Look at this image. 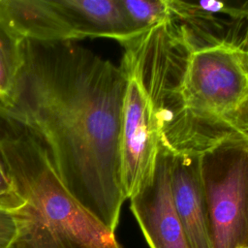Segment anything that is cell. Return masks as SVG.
I'll list each match as a JSON object with an SVG mask.
<instances>
[{"instance_id": "13", "label": "cell", "mask_w": 248, "mask_h": 248, "mask_svg": "<svg viewBox=\"0 0 248 248\" xmlns=\"http://www.w3.org/2000/svg\"><path fill=\"white\" fill-rule=\"evenodd\" d=\"M24 204L0 155V209L16 211Z\"/></svg>"}, {"instance_id": "8", "label": "cell", "mask_w": 248, "mask_h": 248, "mask_svg": "<svg viewBox=\"0 0 248 248\" xmlns=\"http://www.w3.org/2000/svg\"><path fill=\"white\" fill-rule=\"evenodd\" d=\"M0 25L17 42L78 40L51 0H0Z\"/></svg>"}, {"instance_id": "9", "label": "cell", "mask_w": 248, "mask_h": 248, "mask_svg": "<svg viewBox=\"0 0 248 248\" xmlns=\"http://www.w3.org/2000/svg\"><path fill=\"white\" fill-rule=\"evenodd\" d=\"M78 40L109 38L120 45L133 37L119 0H51Z\"/></svg>"}, {"instance_id": "15", "label": "cell", "mask_w": 248, "mask_h": 248, "mask_svg": "<svg viewBox=\"0 0 248 248\" xmlns=\"http://www.w3.org/2000/svg\"><path fill=\"white\" fill-rule=\"evenodd\" d=\"M9 121H10V119H9V112H8L6 107L0 101V132L2 130L3 125L6 122H9Z\"/></svg>"}, {"instance_id": "11", "label": "cell", "mask_w": 248, "mask_h": 248, "mask_svg": "<svg viewBox=\"0 0 248 248\" xmlns=\"http://www.w3.org/2000/svg\"><path fill=\"white\" fill-rule=\"evenodd\" d=\"M119 4L133 37L165 21L170 16L166 0H119Z\"/></svg>"}, {"instance_id": "10", "label": "cell", "mask_w": 248, "mask_h": 248, "mask_svg": "<svg viewBox=\"0 0 248 248\" xmlns=\"http://www.w3.org/2000/svg\"><path fill=\"white\" fill-rule=\"evenodd\" d=\"M171 15L187 17H229L242 18L248 16L247 1H215L202 0L199 2L166 0Z\"/></svg>"}, {"instance_id": "6", "label": "cell", "mask_w": 248, "mask_h": 248, "mask_svg": "<svg viewBox=\"0 0 248 248\" xmlns=\"http://www.w3.org/2000/svg\"><path fill=\"white\" fill-rule=\"evenodd\" d=\"M171 156L160 151L152 180L130 200V208L150 248H190L174 207Z\"/></svg>"}, {"instance_id": "7", "label": "cell", "mask_w": 248, "mask_h": 248, "mask_svg": "<svg viewBox=\"0 0 248 248\" xmlns=\"http://www.w3.org/2000/svg\"><path fill=\"white\" fill-rule=\"evenodd\" d=\"M170 185L190 248H212L201 157L171 156Z\"/></svg>"}, {"instance_id": "16", "label": "cell", "mask_w": 248, "mask_h": 248, "mask_svg": "<svg viewBox=\"0 0 248 248\" xmlns=\"http://www.w3.org/2000/svg\"><path fill=\"white\" fill-rule=\"evenodd\" d=\"M237 248H248V246H240V247H237Z\"/></svg>"}, {"instance_id": "2", "label": "cell", "mask_w": 248, "mask_h": 248, "mask_svg": "<svg viewBox=\"0 0 248 248\" xmlns=\"http://www.w3.org/2000/svg\"><path fill=\"white\" fill-rule=\"evenodd\" d=\"M142 83L160 151L202 157L248 146V16L169 17L121 44Z\"/></svg>"}, {"instance_id": "5", "label": "cell", "mask_w": 248, "mask_h": 248, "mask_svg": "<svg viewBox=\"0 0 248 248\" xmlns=\"http://www.w3.org/2000/svg\"><path fill=\"white\" fill-rule=\"evenodd\" d=\"M127 78L123 105L121 180L127 200L153 178L160 153L158 128L151 102L137 77L120 64Z\"/></svg>"}, {"instance_id": "14", "label": "cell", "mask_w": 248, "mask_h": 248, "mask_svg": "<svg viewBox=\"0 0 248 248\" xmlns=\"http://www.w3.org/2000/svg\"><path fill=\"white\" fill-rule=\"evenodd\" d=\"M16 233L15 213L0 209V248H11Z\"/></svg>"}, {"instance_id": "3", "label": "cell", "mask_w": 248, "mask_h": 248, "mask_svg": "<svg viewBox=\"0 0 248 248\" xmlns=\"http://www.w3.org/2000/svg\"><path fill=\"white\" fill-rule=\"evenodd\" d=\"M0 155L24 202L14 211L11 248H120L114 232L68 191L42 145L13 121L0 132Z\"/></svg>"}, {"instance_id": "12", "label": "cell", "mask_w": 248, "mask_h": 248, "mask_svg": "<svg viewBox=\"0 0 248 248\" xmlns=\"http://www.w3.org/2000/svg\"><path fill=\"white\" fill-rule=\"evenodd\" d=\"M21 59V42L13 39L0 25V101L7 110L16 87Z\"/></svg>"}, {"instance_id": "4", "label": "cell", "mask_w": 248, "mask_h": 248, "mask_svg": "<svg viewBox=\"0 0 248 248\" xmlns=\"http://www.w3.org/2000/svg\"><path fill=\"white\" fill-rule=\"evenodd\" d=\"M212 248L248 246V146L201 157Z\"/></svg>"}, {"instance_id": "1", "label": "cell", "mask_w": 248, "mask_h": 248, "mask_svg": "<svg viewBox=\"0 0 248 248\" xmlns=\"http://www.w3.org/2000/svg\"><path fill=\"white\" fill-rule=\"evenodd\" d=\"M9 119L45 149L73 197L112 232L127 200L121 180L120 66L74 42H21Z\"/></svg>"}]
</instances>
